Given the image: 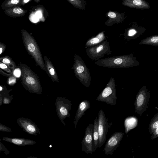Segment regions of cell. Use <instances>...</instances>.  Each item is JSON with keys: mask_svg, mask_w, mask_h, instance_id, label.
I'll list each match as a JSON object with an SVG mask.
<instances>
[{"mask_svg": "<svg viewBox=\"0 0 158 158\" xmlns=\"http://www.w3.org/2000/svg\"><path fill=\"white\" fill-rule=\"evenodd\" d=\"M133 61L129 55H124L99 59L95 64L109 68H129L133 66Z\"/></svg>", "mask_w": 158, "mask_h": 158, "instance_id": "cell-1", "label": "cell"}, {"mask_svg": "<svg viewBox=\"0 0 158 158\" xmlns=\"http://www.w3.org/2000/svg\"><path fill=\"white\" fill-rule=\"evenodd\" d=\"M23 40L28 53L32 56L37 64L43 70L47 72L39 48L35 40L28 34H24Z\"/></svg>", "mask_w": 158, "mask_h": 158, "instance_id": "cell-2", "label": "cell"}, {"mask_svg": "<svg viewBox=\"0 0 158 158\" xmlns=\"http://www.w3.org/2000/svg\"><path fill=\"white\" fill-rule=\"evenodd\" d=\"M75 76L85 86L90 85L91 77L89 70L84 61L79 55L74 56V63L72 67Z\"/></svg>", "mask_w": 158, "mask_h": 158, "instance_id": "cell-3", "label": "cell"}, {"mask_svg": "<svg viewBox=\"0 0 158 158\" xmlns=\"http://www.w3.org/2000/svg\"><path fill=\"white\" fill-rule=\"evenodd\" d=\"M23 82L29 92L38 94L42 93V88L40 82L32 71L26 66H22Z\"/></svg>", "mask_w": 158, "mask_h": 158, "instance_id": "cell-4", "label": "cell"}, {"mask_svg": "<svg viewBox=\"0 0 158 158\" xmlns=\"http://www.w3.org/2000/svg\"><path fill=\"white\" fill-rule=\"evenodd\" d=\"M96 100L104 102L106 104L115 106L117 103L115 80L113 77L110 78L106 87L98 96Z\"/></svg>", "mask_w": 158, "mask_h": 158, "instance_id": "cell-5", "label": "cell"}, {"mask_svg": "<svg viewBox=\"0 0 158 158\" xmlns=\"http://www.w3.org/2000/svg\"><path fill=\"white\" fill-rule=\"evenodd\" d=\"M110 45L107 40H105L94 46L88 48L86 50L88 56L92 60H98L106 55L111 54Z\"/></svg>", "mask_w": 158, "mask_h": 158, "instance_id": "cell-6", "label": "cell"}, {"mask_svg": "<svg viewBox=\"0 0 158 158\" xmlns=\"http://www.w3.org/2000/svg\"><path fill=\"white\" fill-rule=\"evenodd\" d=\"M150 94L146 87H143L138 92L134 103L135 113L140 116L146 111L148 107Z\"/></svg>", "mask_w": 158, "mask_h": 158, "instance_id": "cell-7", "label": "cell"}, {"mask_svg": "<svg viewBox=\"0 0 158 158\" xmlns=\"http://www.w3.org/2000/svg\"><path fill=\"white\" fill-rule=\"evenodd\" d=\"M55 104L57 115L62 123L65 126L66 124L64 122V120L66 117L70 118L69 111L72 105L71 101L64 98L58 97Z\"/></svg>", "mask_w": 158, "mask_h": 158, "instance_id": "cell-8", "label": "cell"}, {"mask_svg": "<svg viewBox=\"0 0 158 158\" xmlns=\"http://www.w3.org/2000/svg\"><path fill=\"white\" fill-rule=\"evenodd\" d=\"M98 119L99 135L98 147L100 148L105 143L109 127L107 120L104 111L102 109L100 110L98 112Z\"/></svg>", "mask_w": 158, "mask_h": 158, "instance_id": "cell-9", "label": "cell"}, {"mask_svg": "<svg viewBox=\"0 0 158 158\" xmlns=\"http://www.w3.org/2000/svg\"><path fill=\"white\" fill-rule=\"evenodd\" d=\"M94 125L89 124L85 130V135L81 142L82 151L87 154H92L94 145Z\"/></svg>", "mask_w": 158, "mask_h": 158, "instance_id": "cell-10", "label": "cell"}, {"mask_svg": "<svg viewBox=\"0 0 158 158\" xmlns=\"http://www.w3.org/2000/svg\"><path fill=\"white\" fill-rule=\"evenodd\" d=\"M124 134L117 132L113 134L106 142L103 151L106 155L113 153L119 146Z\"/></svg>", "mask_w": 158, "mask_h": 158, "instance_id": "cell-11", "label": "cell"}, {"mask_svg": "<svg viewBox=\"0 0 158 158\" xmlns=\"http://www.w3.org/2000/svg\"><path fill=\"white\" fill-rule=\"evenodd\" d=\"M17 124L27 133L35 135L40 134V129L37 125L31 119L20 117L17 120Z\"/></svg>", "mask_w": 158, "mask_h": 158, "instance_id": "cell-12", "label": "cell"}, {"mask_svg": "<svg viewBox=\"0 0 158 158\" xmlns=\"http://www.w3.org/2000/svg\"><path fill=\"white\" fill-rule=\"evenodd\" d=\"M90 107V104L87 100H83L79 103L73 122L75 129L76 128L79 120L85 115V112Z\"/></svg>", "mask_w": 158, "mask_h": 158, "instance_id": "cell-13", "label": "cell"}, {"mask_svg": "<svg viewBox=\"0 0 158 158\" xmlns=\"http://www.w3.org/2000/svg\"><path fill=\"white\" fill-rule=\"evenodd\" d=\"M123 4L131 8L145 9L150 7L149 4L144 0H124Z\"/></svg>", "mask_w": 158, "mask_h": 158, "instance_id": "cell-14", "label": "cell"}, {"mask_svg": "<svg viewBox=\"0 0 158 158\" xmlns=\"http://www.w3.org/2000/svg\"><path fill=\"white\" fill-rule=\"evenodd\" d=\"M2 140L19 146L33 145L36 143V142L33 140L20 138H10L3 137Z\"/></svg>", "mask_w": 158, "mask_h": 158, "instance_id": "cell-15", "label": "cell"}, {"mask_svg": "<svg viewBox=\"0 0 158 158\" xmlns=\"http://www.w3.org/2000/svg\"><path fill=\"white\" fill-rule=\"evenodd\" d=\"M103 32L99 33L96 36L89 39L85 44V47L89 48L97 45L106 40Z\"/></svg>", "mask_w": 158, "mask_h": 158, "instance_id": "cell-16", "label": "cell"}, {"mask_svg": "<svg viewBox=\"0 0 158 158\" xmlns=\"http://www.w3.org/2000/svg\"><path fill=\"white\" fill-rule=\"evenodd\" d=\"M98 121L97 117H96L94 121L93 128L94 145L93 152H95V150L98 147L99 142V135L98 132Z\"/></svg>", "mask_w": 158, "mask_h": 158, "instance_id": "cell-17", "label": "cell"}, {"mask_svg": "<svg viewBox=\"0 0 158 158\" xmlns=\"http://www.w3.org/2000/svg\"><path fill=\"white\" fill-rule=\"evenodd\" d=\"M45 66L50 75L54 81L59 82L57 75L51 62L48 59L47 57H46L45 58Z\"/></svg>", "mask_w": 158, "mask_h": 158, "instance_id": "cell-18", "label": "cell"}, {"mask_svg": "<svg viewBox=\"0 0 158 158\" xmlns=\"http://www.w3.org/2000/svg\"><path fill=\"white\" fill-rule=\"evenodd\" d=\"M124 121L126 133H127L131 129L135 127L137 124V120L136 118L131 117L127 118Z\"/></svg>", "mask_w": 158, "mask_h": 158, "instance_id": "cell-19", "label": "cell"}, {"mask_svg": "<svg viewBox=\"0 0 158 158\" xmlns=\"http://www.w3.org/2000/svg\"><path fill=\"white\" fill-rule=\"evenodd\" d=\"M158 127V112L153 116L151 120L148 127V131L152 134L154 131Z\"/></svg>", "mask_w": 158, "mask_h": 158, "instance_id": "cell-20", "label": "cell"}, {"mask_svg": "<svg viewBox=\"0 0 158 158\" xmlns=\"http://www.w3.org/2000/svg\"><path fill=\"white\" fill-rule=\"evenodd\" d=\"M140 44L158 45V36H153L143 40Z\"/></svg>", "mask_w": 158, "mask_h": 158, "instance_id": "cell-21", "label": "cell"}, {"mask_svg": "<svg viewBox=\"0 0 158 158\" xmlns=\"http://www.w3.org/2000/svg\"><path fill=\"white\" fill-rule=\"evenodd\" d=\"M0 60L2 63L7 65L10 68L13 69L15 67L16 65L15 63L8 56L1 57Z\"/></svg>", "mask_w": 158, "mask_h": 158, "instance_id": "cell-22", "label": "cell"}, {"mask_svg": "<svg viewBox=\"0 0 158 158\" xmlns=\"http://www.w3.org/2000/svg\"><path fill=\"white\" fill-rule=\"evenodd\" d=\"M0 97L3 98V103L4 104H8L10 103L12 99V97L6 96L4 94H1Z\"/></svg>", "mask_w": 158, "mask_h": 158, "instance_id": "cell-23", "label": "cell"}, {"mask_svg": "<svg viewBox=\"0 0 158 158\" xmlns=\"http://www.w3.org/2000/svg\"><path fill=\"white\" fill-rule=\"evenodd\" d=\"M8 67L5 64L3 63L0 62V68L4 70L5 71L7 72L10 73V74H12V72L11 70L9 69Z\"/></svg>", "mask_w": 158, "mask_h": 158, "instance_id": "cell-24", "label": "cell"}, {"mask_svg": "<svg viewBox=\"0 0 158 158\" xmlns=\"http://www.w3.org/2000/svg\"><path fill=\"white\" fill-rule=\"evenodd\" d=\"M0 131L10 132L12 131L11 129L8 127L0 123Z\"/></svg>", "mask_w": 158, "mask_h": 158, "instance_id": "cell-25", "label": "cell"}, {"mask_svg": "<svg viewBox=\"0 0 158 158\" xmlns=\"http://www.w3.org/2000/svg\"><path fill=\"white\" fill-rule=\"evenodd\" d=\"M158 137V127H157L153 131L151 136V139L153 140Z\"/></svg>", "mask_w": 158, "mask_h": 158, "instance_id": "cell-26", "label": "cell"}, {"mask_svg": "<svg viewBox=\"0 0 158 158\" xmlns=\"http://www.w3.org/2000/svg\"><path fill=\"white\" fill-rule=\"evenodd\" d=\"M0 152L3 151L6 154H8L10 153V151L4 146V145L0 142Z\"/></svg>", "mask_w": 158, "mask_h": 158, "instance_id": "cell-27", "label": "cell"}, {"mask_svg": "<svg viewBox=\"0 0 158 158\" xmlns=\"http://www.w3.org/2000/svg\"><path fill=\"white\" fill-rule=\"evenodd\" d=\"M21 70L19 68L15 69L13 72V74L17 77H19L21 75Z\"/></svg>", "mask_w": 158, "mask_h": 158, "instance_id": "cell-28", "label": "cell"}, {"mask_svg": "<svg viewBox=\"0 0 158 158\" xmlns=\"http://www.w3.org/2000/svg\"><path fill=\"white\" fill-rule=\"evenodd\" d=\"M13 11L14 13L18 14H21L23 12V10L19 7H16L14 8Z\"/></svg>", "mask_w": 158, "mask_h": 158, "instance_id": "cell-29", "label": "cell"}, {"mask_svg": "<svg viewBox=\"0 0 158 158\" xmlns=\"http://www.w3.org/2000/svg\"><path fill=\"white\" fill-rule=\"evenodd\" d=\"M70 1L73 2L77 6L81 7V1L80 0H69Z\"/></svg>", "mask_w": 158, "mask_h": 158, "instance_id": "cell-30", "label": "cell"}, {"mask_svg": "<svg viewBox=\"0 0 158 158\" xmlns=\"http://www.w3.org/2000/svg\"><path fill=\"white\" fill-rule=\"evenodd\" d=\"M15 78L14 77H12L9 79L8 83L9 85H13L15 83Z\"/></svg>", "mask_w": 158, "mask_h": 158, "instance_id": "cell-31", "label": "cell"}, {"mask_svg": "<svg viewBox=\"0 0 158 158\" xmlns=\"http://www.w3.org/2000/svg\"><path fill=\"white\" fill-rule=\"evenodd\" d=\"M136 31L133 29L130 30L128 32V35L129 36H131L134 35L136 33Z\"/></svg>", "mask_w": 158, "mask_h": 158, "instance_id": "cell-32", "label": "cell"}, {"mask_svg": "<svg viewBox=\"0 0 158 158\" xmlns=\"http://www.w3.org/2000/svg\"><path fill=\"white\" fill-rule=\"evenodd\" d=\"M0 54H1L5 49V46L3 43H0Z\"/></svg>", "mask_w": 158, "mask_h": 158, "instance_id": "cell-33", "label": "cell"}, {"mask_svg": "<svg viewBox=\"0 0 158 158\" xmlns=\"http://www.w3.org/2000/svg\"><path fill=\"white\" fill-rule=\"evenodd\" d=\"M11 2L14 4H17L19 2V0H11Z\"/></svg>", "mask_w": 158, "mask_h": 158, "instance_id": "cell-34", "label": "cell"}, {"mask_svg": "<svg viewBox=\"0 0 158 158\" xmlns=\"http://www.w3.org/2000/svg\"><path fill=\"white\" fill-rule=\"evenodd\" d=\"M31 0H23V2L25 3H27Z\"/></svg>", "mask_w": 158, "mask_h": 158, "instance_id": "cell-35", "label": "cell"}, {"mask_svg": "<svg viewBox=\"0 0 158 158\" xmlns=\"http://www.w3.org/2000/svg\"><path fill=\"white\" fill-rule=\"evenodd\" d=\"M2 89H3L2 87L1 86H0V92H1L2 90Z\"/></svg>", "mask_w": 158, "mask_h": 158, "instance_id": "cell-36", "label": "cell"}, {"mask_svg": "<svg viewBox=\"0 0 158 158\" xmlns=\"http://www.w3.org/2000/svg\"><path fill=\"white\" fill-rule=\"evenodd\" d=\"M52 147V145H51V146H50V147Z\"/></svg>", "mask_w": 158, "mask_h": 158, "instance_id": "cell-37", "label": "cell"}]
</instances>
